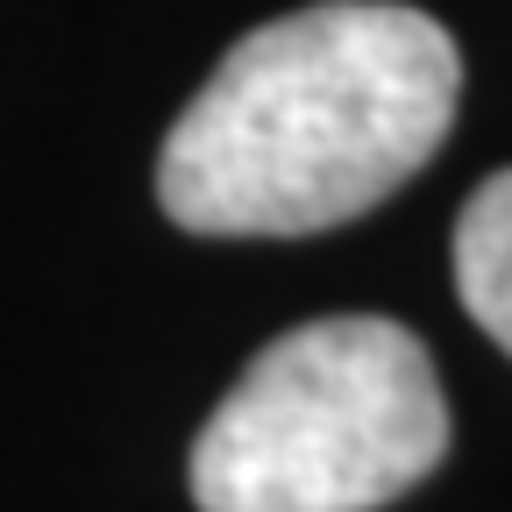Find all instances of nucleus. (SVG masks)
<instances>
[{"label": "nucleus", "mask_w": 512, "mask_h": 512, "mask_svg": "<svg viewBox=\"0 0 512 512\" xmlns=\"http://www.w3.org/2000/svg\"><path fill=\"white\" fill-rule=\"evenodd\" d=\"M448 448L441 377L413 328L328 313L249 356L192 441L200 512H377Z\"/></svg>", "instance_id": "f03ea898"}, {"label": "nucleus", "mask_w": 512, "mask_h": 512, "mask_svg": "<svg viewBox=\"0 0 512 512\" xmlns=\"http://www.w3.org/2000/svg\"><path fill=\"white\" fill-rule=\"evenodd\" d=\"M456 292L470 320L512 356V171L484 178L456 214Z\"/></svg>", "instance_id": "7ed1b4c3"}, {"label": "nucleus", "mask_w": 512, "mask_h": 512, "mask_svg": "<svg viewBox=\"0 0 512 512\" xmlns=\"http://www.w3.org/2000/svg\"><path fill=\"white\" fill-rule=\"evenodd\" d=\"M463 57L399 0H313L249 29L185 100L157 200L192 235H320L399 192L448 136Z\"/></svg>", "instance_id": "f257e3e1"}]
</instances>
